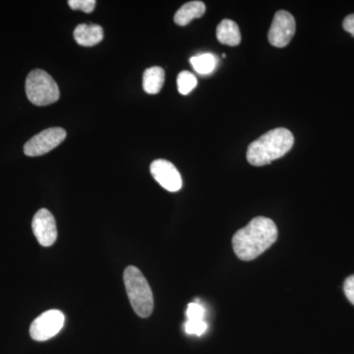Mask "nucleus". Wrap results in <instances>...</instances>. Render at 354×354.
<instances>
[{
    "mask_svg": "<svg viewBox=\"0 0 354 354\" xmlns=\"http://www.w3.org/2000/svg\"><path fill=\"white\" fill-rule=\"evenodd\" d=\"M278 239V227L269 218L256 216L232 237L235 255L242 261H252L262 255Z\"/></svg>",
    "mask_w": 354,
    "mask_h": 354,
    "instance_id": "1",
    "label": "nucleus"
},
{
    "mask_svg": "<svg viewBox=\"0 0 354 354\" xmlns=\"http://www.w3.org/2000/svg\"><path fill=\"white\" fill-rule=\"evenodd\" d=\"M295 143L292 133L286 128H277L255 140L247 149V160L255 167L271 164L272 160L290 152Z\"/></svg>",
    "mask_w": 354,
    "mask_h": 354,
    "instance_id": "2",
    "label": "nucleus"
},
{
    "mask_svg": "<svg viewBox=\"0 0 354 354\" xmlns=\"http://www.w3.org/2000/svg\"><path fill=\"white\" fill-rule=\"evenodd\" d=\"M123 279L135 313L141 318H148L153 310V295L148 281L134 266H129L125 269Z\"/></svg>",
    "mask_w": 354,
    "mask_h": 354,
    "instance_id": "3",
    "label": "nucleus"
},
{
    "mask_svg": "<svg viewBox=\"0 0 354 354\" xmlns=\"http://www.w3.org/2000/svg\"><path fill=\"white\" fill-rule=\"evenodd\" d=\"M26 94L35 106H44L58 101L59 88L50 74L41 69H35L26 80Z\"/></svg>",
    "mask_w": 354,
    "mask_h": 354,
    "instance_id": "4",
    "label": "nucleus"
},
{
    "mask_svg": "<svg viewBox=\"0 0 354 354\" xmlns=\"http://www.w3.org/2000/svg\"><path fill=\"white\" fill-rule=\"evenodd\" d=\"M64 322L65 316L60 310H48L35 319L30 327V335L35 341H48L62 330Z\"/></svg>",
    "mask_w": 354,
    "mask_h": 354,
    "instance_id": "5",
    "label": "nucleus"
},
{
    "mask_svg": "<svg viewBox=\"0 0 354 354\" xmlns=\"http://www.w3.org/2000/svg\"><path fill=\"white\" fill-rule=\"evenodd\" d=\"M66 138L64 128L53 127L35 135L24 146V153L29 157H39L59 146Z\"/></svg>",
    "mask_w": 354,
    "mask_h": 354,
    "instance_id": "6",
    "label": "nucleus"
},
{
    "mask_svg": "<svg viewBox=\"0 0 354 354\" xmlns=\"http://www.w3.org/2000/svg\"><path fill=\"white\" fill-rule=\"evenodd\" d=\"M295 28L297 24L295 17L290 12L285 10L278 11L274 14L268 34L270 44L277 48H285L295 36Z\"/></svg>",
    "mask_w": 354,
    "mask_h": 354,
    "instance_id": "7",
    "label": "nucleus"
},
{
    "mask_svg": "<svg viewBox=\"0 0 354 354\" xmlns=\"http://www.w3.org/2000/svg\"><path fill=\"white\" fill-rule=\"evenodd\" d=\"M32 228L37 241L41 246L50 247L57 241V223L55 216L48 209H41L37 212L32 218Z\"/></svg>",
    "mask_w": 354,
    "mask_h": 354,
    "instance_id": "8",
    "label": "nucleus"
},
{
    "mask_svg": "<svg viewBox=\"0 0 354 354\" xmlns=\"http://www.w3.org/2000/svg\"><path fill=\"white\" fill-rule=\"evenodd\" d=\"M155 180L169 192H177L183 188V178L176 165L167 160H153L150 167Z\"/></svg>",
    "mask_w": 354,
    "mask_h": 354,
    "instance_id": "9",
    "label": "nucleus"
},
{
    "mask_svg": "<svg viewBox=\"0 0 354 354\" xmlns=\"http://www.w3.org/2000/svg\"><path fill=\"white\" fill-rule=\"evenodd\" d=\"M76 43L82 46H94L104 39V30L95 24H80L74 30Z\"/></svg>",
    "mask_w": 354,
    "mask_h": 354,
    "instance_id": "10",
    "label": "nucleus"
},
{
    "mask_svg": "<svg viewBox=\"0 0 354 354\" xmlns=\"http://www.w3.org/2000/svg\"><path fill=\"white\" fill-rule=\"evenodd\" d=\"M216 38L221 44L230 46H239L241 41V34L239 25L230 19L221 21L216 28Z\"/></svg>",
    "mask_w": 354,
    "mask_h": 354,
    "instance_id": "11",
    "label": "nucleus"
},
{
    "mask_svg": "<svg viewBox=\"0 0 354 354\" xmlns=\"http://www.w3.org/2000/svg\"><path fill=\"white\" fill-rule=\"evenodd\" d=\"M206 12V6L202 1H190L184 4L174 15V22L178 26H186L191 21L201 18Z\"/></svg>",
    "mask_w": 354,
    "mask_h": 354,
    "instance_id": "12",
    "label": "nucleus"
},
{
    "mask_svg": "<svg viewBox=\"0 0 354 354\" xmlns=\"http://www.w3.org/2000/svg\"><path fill=\"white\" fill-rule=\"evenodd\" d=\"M165 83V70L162 67L153 66L144 72L143 88L148 94L160 93Z\"/></svg>",
    "mask_w": 354,
    "mask_h": 354,
    "instance_id": "13",
    "label": "nucleus"
},
{
    "mask_svg": "<svg viewBox=\"0 0 354 354\" xmlns=\"http://www.w3.org/2000/svg\"><path fill=\"white\" fill-rule=\"evenodd\" d=\"M190 64L197 73L201 75H209L213 73L218 65V58L212 53H202L196 57H191Z\"/></svg>",
    "mask_w": 354,
    "mask_h": 354,
    "instance_id": "14",
    "label": "nucleus"
},
{
    "mask_svg": "<svg viewBox=\"0 0 354 354\" xmlns=\"http://www.w3.org/2000/svg\"><path fill=\"white\" fill-rule=\"evenodd\" d=\"M198 80L194 74L183 71L177 77V87L181 95H188L197 87Z\"/></svg>",
    "mask_w": 354,
    "mask_h": 354,
    "instance_id": "15",
    "label": "nucleus"
},
{
    "mask_svg": "<svg viewBox=\"0 0 354 354\" xmlns=\"http://www.w3.org/2000/svg\"><path fill=\"white\" fill-rule=\"evenodd\" d=\"M184 329L188 335H195L200 337L206 333L208 329V324L204 320H187L184 324Z\"/></svg>",
    "mask_w": 354,
    "mask_h": 354,
    "instance_id": "16",
    "label": "nucleus"
},
{
    "mask_svg": "<svg viewBox=\"0 0 354 354\" xmlns=\"http://www.w3.org/2000/svg\"><path fill=\"white\" fill-rule=\"evenodd\" d=\"M97 1L95 0H69L68 6L73 10H81L85 13L94 11Z\"/></svg>",
    "mask_w": 354,
    "mask_h": 354,
    "instance_id": "17",
    "label": "nucleus"
},
{
    "mask_svg": "<svg viewBox=\"0 0 354 354\" xmlns=\"http://www.w3.org/2000/svg\"><path fill=\"white\" fill-rule=\"evenodd\" d=\"M186 316L187 320H204L205 308L199 302H192L188 304Z\"/></svg>",
    "mask_w": 354,
    "mask_h": 354,
    "instance_id": "18",
    "label": "nucleus"
},
{
    "mask_svg": "<svg viewBox=\"0 0 354 354\" xmlns=\"http://www.w3.org/2000/svg\"><path fill=\"white\" fill-rule=\"evenodd\" d=\"M344 291L348 301L354 305V274L344 281Z\"/></svg>",
    "mask_w": 354,
    "mask_h": 354,
    "instance_id": "19",
    "label": "nucleus"
},
{
    "mask_svg": "<svg viewBox=\"0 0 354 354\" xmlns=\"http://www.w3.org/2000/svg\"><path fill=\"white\" fill-rule=\"evenodd\" d=\"M342 26H344V29L346 30V32H348L349 34L353 35L354 37V14L348 15V17L344 20Z\"/></svg>",
    "mask_w": 354,
    "mask_h": 354,
    "instance_id": "20",
    "label": "nucleus"
}]
</instances>
